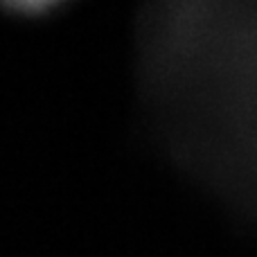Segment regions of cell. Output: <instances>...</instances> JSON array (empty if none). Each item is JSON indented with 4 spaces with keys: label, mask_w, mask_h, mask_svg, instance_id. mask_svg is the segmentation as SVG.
<instances>
[{
    "label": "cell",
    "mask_w": 257,
    "mask_h": 257,
    "mask_svg": "<svg viewBox=\"0 0 257 257\" xmlns=\"http://www.w3.org/2000/svg\"><path fill=\"white\" fill-rule=\"evenodd\" d=\"M66 0H0V5L7 12L21 14V16H41V14H48L52 9H57Z\"/></svg>",
    "instance_id": "6da1fadb"
}]
</instances>
